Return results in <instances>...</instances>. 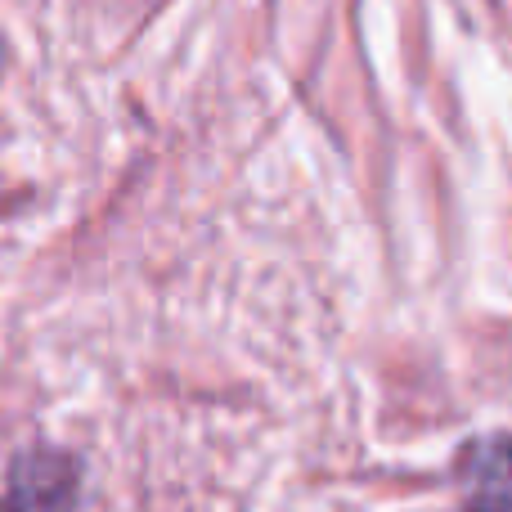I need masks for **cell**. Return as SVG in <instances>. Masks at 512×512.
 I'll use <instances>...</instances> for the list:
<instances>
[{"mask_svg":"<svg viewBox=\"0 0 512 512\" xmlns=\"http://www.w3.org/2000/svg\"><path fill=\"white\" fill-rule=\"evenodd\" d=\"M72 495H77V468L54 450H36L14 463L0 512H68Z\"/></svg>","mask_w":512,"mask_h":512,"instance_id":"1","label":"cell"},{"mask_svg":"<svg viewBox=\"0 0 512 512\" xmlns=\"http://www.w3.org/2000/svg\"><path fill=\"white\" fill-rule=\"evenodd\" d=\"M463 512H512V436H477L459 459Z\"/></svg>","mask_w":512,"mask_h":512,"instance_id":"2","label":"cell"}]
</instances>
